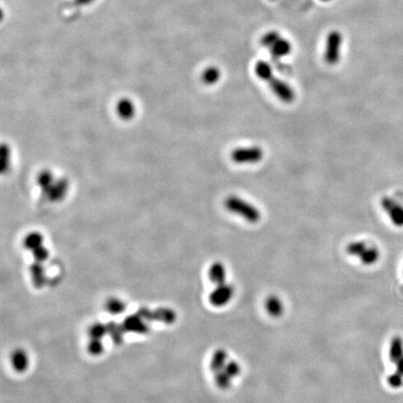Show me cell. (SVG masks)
<instances>
[{"mask_svg": "<svg viewBox=\"0 0 403 403\" xmlns=\"http://www.w3.org/2000/svg\"><path fill=\"white\" fill-rule=\"evenodd\" d=\"M255 73L258 78L268 84L271 91L277 98L285 103H291L295 100V92L286 81L277 78L274 74L273 67L265 61H259L255 64Z\"/></svg>", "mask_w": 403, "mask_h": 403, "instance_id": "cell-1", "label": "cell"}, {"mask_svg": "<svg viewBox=\"0 0 403 403\" xmlns=\"http://www.w3.org/2000/svg\"><path fill=\"white\" fill-rule=\"evenodd\" d=\"M224 205L229 212L240 216L246 222L256 223L261 220L259 209L242 198L229 196L225 200Z\"/></svg>", "mask_w": 403, "mask_h": 403, "instance_id": "cell-2", "label": "cell"}, {"mask_svg": "<svg viewBox=\"0 0 403 403\" xmlns=\"http://www.w3.org/2000/svg\"><path fill=\"white\" fill-rule=\"evenodd\" d=\"M344 42L343 34L338 30L331 31L325 43V62L330 65H335L340 62L342 56V47Z\"/></svg>", "mask_w": 403, "mask_h": 403, "instance_id": "cell-3", "label": "cell"}, {"mask_svg": "<svg viewBox=\"0 0 403 403\" xmlns=\"http://www.w3.org/2000/svg\"><path fill=\"white\" fill-rule=\"evenodd\" d=\"M264 152L260 147L252 146L245 148H237L230 153L232 162L239 165L245 164H257L263 158Z\"/></svg>", "mask_w": 403, "mask_h": 403, "instance_id": "cell-4", "label": "cell"}, {"mask_svg": "<svg viewBox=\"0 0 403 403\" xmlns=\"http://www.w3.org/2000/svg\"><path fill=\"white\" fill-rule=\"evenodd\" d=\"M381 206L393 225L399 228H403V204L394 198L385 196L381 200Z\"/></svg>", "mask_w": 403, "mask_h": 403, "instance_id": "cell-5", "label": "cell"}, {"mask_svg": "<svg viewBox=\"0 0 403 403\" xmlns=\"http://www.w3.org/2000/svg\"><path fill=\"white\" fill-rule=\"evenodd\" d=\"M234 294V288L231 285L223 283L217 285L209 295V302L215 307H222L229 303Z\"/></svg>", "mask_w": 403, "mask_h": 403, "instance_id": "cell-6", "label": "cell"}, {"mask_svg": "<svg viewBox=\"0 0 403 403\" xmlns=\"http://www.w3.org/2000/svg\"><path fill=\"white\" fill-rule=\"evenodd\" d=\"M125 332L135 334H147L150 328L148 322L138 313L126 316L122 322Z\"/></svg>", "mask_w": 403, "mask_h": 403, "instance_id": "cell-7", "label": "cell"}, {"mask_svg": "<svg viewBox=\"0 0 403 403\" xmlns=\"http://www.w3.org/2000/svg\"><path fill=\"white\" fill-rule=\"evenodd\" d=\"M270 54L275 59H282L284 57L289 56L292 52V44L288 40H287L283 36L277 40L269 49Z\"/></svg>", "mask_w": 403, "mask_h": 403, "instance_id": "cell-8", "label": "cell"}, {"mask_svg": "<svg viewBox=\"0 0 403 403\" xmlns=\"http://www.w3.org/2000/svg\"><path fill=\"white\" fill-rule=\"evenodd\" d=\"M68 188L69 185L66 179L62 178L59 180H56L54 185L45 192V195L53 202L61 201L67 194Z\"/></svg>", "mask_w": 403, "mask_h": 403, "instance_id": "cell-9", "label": "cell"}, {"mask_svg": "<svg viewBox=\"0 0 403 403\" xmlns=\"http://www.w3.org/2000/svg\"><path fill=\"white\" fill-rule=\"evenodd\" d=\"M10 363L17 372H24L29 367V357L24 349H15L10 356Z\"/></svg>", "mask_w": 403, "mask_h": 403, "instance_id": "cell-10", "label": "cell"}, {"mask_svg": "<svg viewBox=\"0 0 403 403\" xmlns=\"http://www.w3.org/2000/svg\"><path fill=\"white\" fill-rule=\"evenodd\" d=\"M136 112L134 102L129 98H122L116 105V113L120 119L128 120L133 119Z\"/></svg>", "mask_w": 403, "mask_h": 403, "instance_id": "cell-11", "label": "cell"}, {"mask_svg": "<svg viewBox=\"0 0 403 403\" xmlns=\"http://www.w3.org/2000/svg\"><path fill=\"white\" fill-rule=\"evenodd\" d=\"M30 275L32 283L37 288H41L46 284L47 277L45 274V268L43 267L42 263L35 261L30 266Z\"/></svg>", "mask_w": 403, "mask_h": 403, "instance_id": "cell-12", "label": "cell"}, {"mask_svg": "<svg viewBox=\"0 0 403 403\" xmlns=\"http://www.w3.org/2000/svg\"><path fill=\"white\" fill-rule=\"evenodd\" d=\"M227 272L225 266L222 262H215L208 271V277L210 281L215 285H221L226 283Z\"/></svg>", "mask_w": 403, "mask_h": 403, "instance_id": "cell-13", "label": "cell"}, {"mask_svg": "<svg viewBox=\"0 0 403 403\" xmlns=\"http://www.w3.org/2000/svg\"><path fill=\"white\" fill-rule=\"evenodd\" d=\"M154 320L166 325H171L174 323L176 319V314L174 310L169 307H158L153 310Z\"/></svg>", "mask_w": 403, "mask_h": 403, "instance_id": "cell-14", "label": "cell"}, {"mask_svg": "<svg viewBox=\"0 0 403 403\" xmlns=\"http://www.w3.org/2000/svg\"><path fill=\"white\" fill-rule=\"evenodd\" d=\"M265 309L269 315L273 317H279L284 312L283 302L278 297L272 295L269 296L265 301Z\"/></svg>", "mask_w": 403, "mask_h": 403, "instance_id": "cell-15", "label": "cell"}, {"mask_svg": "<svg viewBox=\"0 0 403 403\" xmlns=\"http://www.w3.org/2000/svg\"><path fill=\"white\" fill-rule=\"evenodd\" d=\"M228 362V354L224 349H218L215 351L210 361V369L213 372L222 371Z\"/></svg>", "mask_w": 403, "mask_h": 403, "instance_id": "cell-16", "label": "cell"}, {"mask_svg": "<svg viewBox=\"0 0 403 403\" xmlns=\"http://www.w3.org/2000/svg\"><path fill=\"white\" fill-rule=\"evenodd\" d=\"M107 326H108V334L111 336V341L117 345H121L124 338V333L126 332L123 329L122 325L111 321L108 323Z\"/></svg>", "mask_w": 403, "mask_h": 403, "instance_id": "cell-17", "label": "cell"}, {"mask_svg": "<svg viewBox=\"0 0 403 403\" xmlns=\"http://www.w3.org/2000/svg\"><path fill=\"white\" fill-rule=\"evenodd\" d=\"M403 357V340L402 337H394L389 347V358L391 362L397 363L401 358Z\"/></svg>", "mask_w": 403, "mask_h": 403, "instance_id": "cell-18", "label": "cell"}, {"mask_svg": "<svg viewBox=\"0 0 403 403\" xmlns=\"http://www.w3.org/2000/svg\"><path fill=\"white\" fill-rule=\"evenodd\" d=\"M105 309L107 310V312L110 315L119 316L125 311L126 305L123 300H120L119 298H116V297H112L106 301Z\"/></svg>", "mask_w": 403, "mask_h": 403, "instance_id": "cell-19", "label": "cell"}, {"mask_svg": "<svg viewBox=\"0 0 403 403\" xmlns=\"http://www.w3.org/2000/svg\"><path fill=\"white\" fill-rule=\"evenodd\" d=\"M44 237L39 231H32L29 232L24 239V246L28 249L34 251L37 248L43 245Z\"/></svg>", "mask_w": 403, "mask_h": 403, "instance_id": "cell-20", "label": "cell"}, {"mask_svg": "<svg viewBox=\"0 0 403 403\" xmlns=\"http://www.w3.org/2000/svg\"><path fill=\"white\" fill-rule=\"evenodd\" d=\"M222 72L217 66H208L202 74V80L206 85H214L221 79Z\"/></svg>", "mask_w": 403, "mask_h": 403, "instance_id": "cell-21", "label": "cell"}, {"mask_svg": "<svg viewBox=\"0 0 403 403\" xmlns=\"http://www.w3.org/2000/svg\"><path fill=\"white\" fill-rule=\"evenodd\" d=\"M380 251L379 249L375 246H367V248L364 250L363 253L360 255L359 259L361 262L365 265H372L376 261L379 260Z\"/></svg>", "mask_w": 403, "mask_h": 403, "instance_id": "cell-22", "label": "cell"}, {"mask_svg": "<svg viewBox=\"0 0 403 403\" xmlns=\"http://www.w3.org/2000/svg\"><path fill=\"white\" fill-rule=\"evenodd\" d=\"M56 177L54 174L51 171H42L40 174L38 175V184L41 188V190H43V192L45 193L56 182Z\"/></svg>", "mask_w": 403, "mask_h": 403, "instance_id": "cell-23", "label": "cell"}, {"mask_svg": "<svg viewBox=\"0 0 403 403\" xmlns=\"http://www.w3.org/2000/svg\"><path fill=\"white\" fill-rule=\"evenodd\" d=\"M108 334V326L101 322H95L88 329V335L93 339H103Z\"/></svg>", "mask_w": 403, "mask_h": 403, "instance_id": "cell-24", "label": "cell"}, {"mask_svg": "<svg viewBox=\"0 0 403 403\" xmlns=\"http://www.w3.org/2000/svg\"><path fill=\"white\" fill-rule=\"evenodd\" d=\"M231 377L224 370L215 372L214 380L217 387L221 389H228L231 384Z\"/></svg>", "mask_w": 403, "mask_h": 403, "instance_id": "cell-25", "label": "cell"}, {"mask_svg": "<svg viewBox=\"0 0 403 403\" xmlns=\"http://www.w3.org/2000/svg\"><path fill=\"white\" fill-rule=\"evenodd\" d=\"M88 353L93 356H101L105 351V346L101 339L90 338L87 344Z\"/></svg>", "mask_w": 403, "mask_h": 403, "instance_id": "cell-26", "label": "cell"}, {"mask_svg": "<svg viewBox=\"0 0 403 403\" xmlns=\"http://www.w3.org/2000/svg\"><path fill=\"white\" fill-rule=\"evenodd\" d=\"M367 246L368 245L363 241H355L348 244L346 246V252L350 256L359 258L360 255L363 253L364 250L367 248Z\"/></svg>", "mask_w": 403, "mask_h": 403, "instance_id": "cell-27", "label": "cell"}, {"mask_svg": "<svg viewBox=\"0 0 403 403\" xmlns=\"http://www.w3.org/2000/svg\"><path fill=\"white\" fill-rule=\"evenodd\" d=\"M282 37V35L278 31L276 30H271L267 33H265L261 39V45L262 47L266 48L267 50L270 49V47Z\"/></svg>", "mask_w": 403, "mask_h": 403, "instance_id": "cell-28", "label": "cell"}, {"mask_svg": "<svg viewBox=\"0 0 403 403\" xmlns=\"http://www.w3.org/2000/svg\"><path fill=\"white\" fill-rule=\"evenodd\" d=\"M32 253H33V258H34L35 261L40 262V263H43V262L47 261L48 258L50 256V252H49L47 247H45L44 245H42L39 248H37L36 250L32 251Z\"/></svg>", "mask_w": 403, "mask_h": 403, "instance_id": "cell-29", "label": "cell"}, {"mask_svg": "<svg viewBox=\"0 0 403 403\" xmlns=\"http://www.w3.org/2000/svg\"><path fill=\"white\" fill-rule=\"evenodd\" d=\"M223 370L227 372L231 378H234V377H237L238 375L240 374V372H241V367H240V365H239L236 361L231 360V361H228V362H227L225 368H224Z\"/></svg>", "mask_w": 403, "mask_h": 403, "instance_id": "cell-30", "label": "cell"}, {"mask_svg": "<svg viewBox=\"0 0 403 403\" xmlns=\"http://www.w3.org/2000/svg\"><path fill=\"white\" fill-rule=\"evenodd\" d=\"M388 385L393 388H401L403 385V375L396 371L394 373L389 375L388 378Z\"/></svg>", "mask_w": 403, "mask_h": 403, "instance_id": "cell-31", "label": "cell"}, {"mask_svg": "<svg viewBox=\"0 0 403 403\" xmlns=\"http://www.w3.org/2000/svg\"><path fill=\"white\" fill-rule=\"evenodd\" d=\"M137 313L142 316L147 322H151L154 320V313L153 310H150L148 307H141L137 311Z\"/></svg>", "mask_w": 403, "mask_h": 403, "instance_id": "cell-32", "label": "cell"}, {"mask_svg": "<svg viewBox=\"0 0 403 403\" xmlns=\"http://www.w3.org/2000/svg\"><path fill=\"white\" fill-rule=\"evenodd\" d=\"M396 366H397V372H400L403 375V357L396 363Z\"/></svg>", "mask_w": 403, "mask_h": 403, "instance_id": "cell-33", "label": "cell"}, {"mask_svg": "<svg viewBox=\"0 0 403 403\" xmlns=\"http://www.w3.org/2000/svg\"><path fill=\"white\" fill-rule=\"evenodd\" d=\"M320 1H323V2H329V1H332V0H320Z\"/></svg>", "mask_w": 403, "mask_h": 403, "instance_id": "cell-34", "label": "cell"}, {"mask_svg": "<svg viewBox=\"0 0 403 403\" xmlns=\"http://www.w3.org/2000/svg\"><path fill=\"white\" fill-rule=\"evenodd\" d=\"M271 1H277V0H271Z\"/></svg>", "mask_w": 403, "mask_h": 403, "instance_id": "cell-35", "label": "cell"}]
</instances>
